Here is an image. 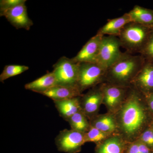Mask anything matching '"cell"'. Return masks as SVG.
I'll return each mask as SVG.
<instances>
[{"label": "cell", "mask_w": 153, "mask_h": 153, "mask_svg": "<svg viewBox=\"0 0 153 153\" xmlns=\"http://www.w3.org/2000/svg\"><path fill=\"white\" fill-rule=\"evenodd\" d=\"M57 85V79L52 71L48 72L38 79L27 83L25 85V88L27 90L41 94Z\"/></svg>", "instance_id": "cell-16"}, {"label": "cell", "mask_w": 153, "mask_h": 153, "mask_svg": "<svg viewBox=\"0 0 153 153\" xmlns=\"http://www.w3.org/2000/svg\"><path fill=\"white\" fill-rule=\"evenodd\" d=\"M139 53L146 61L153 63V29Z\"/></svg>", "instance_id": "cell-23"}, {"label": "cell", "mask_w": 153, "mask_h": 153, "mask_svg": "<svg viewBox=\"0 0 153 153\" xmlns=\"http://www.w3.org/2000/svg\"><path fill=\"white\" fill-rule=\"evenodd\" d=\"M91 126L105 133L114 131L116 128L115 122L110 116H102L92 120Z\"/></svg>", "instance_id": "cell-20"}, {"label": "cell", "mask_w": 153, "mask_h": 153, "mask_svg": "<svg viewBox=\"0 0 153 153\" xmlns=\"http://www.w3.org/2000/svg\"><path fill=\"white\" fill-rule=\"evenodd\" d=\"M103 99L101 88L90 91L80 100L82 111L87 117L93 116L98 110Z\"/></svg>", "instance_id": "cell-11"}, {"label": "cell", "mask_w": 153, "mask_h": 153, "mask_svg": "<svg viewBox=\"0 0 153 153\" xmlns=\"http://www.w3.org/2000/svg\"><path fill=\"white\" fill-rule=\"evenodd\" d=\"M127 13L131 22L153 28V10L135 5Z\"/></svg>", "instance_id": "cell-17"}, {"label": "cell", "mask_w": 153, "mask_h": 153, "mask_svg": "<svg viewBox=\"0 0 153 153\" xmlns=\"http://www.w3.org/2000/svg\"><path fill=\"white\" fill-rule=\"evenodd\" d=\"M26 0H1L0 1V13L25 4Z\"/></svg>", "instance_id": "cell-25"}, {"label": "cell", "mask_w": 153, "mask_h": 153, "mask_svg": "<svg viewBox=\"0 0 153 153\" xmlns=\"http://www.w3.org/2000/svg\"></svg>", "instance_id": "cell-28"}, {"label": "cell", "mask_w": 153, "mask_h": 153, "mask_svg": "<svg viewBox=\"0 0 153 153\" xmlns=\"http://www.w3.org/2000/svg\"><path fill=\"white\" fill-rule=\"evenodd\" d=\"M142 142L149 148L153 149V130L148 129L143 133L141 137Z\"/></svg>", "instance_id": "cell-26"}, {"label": "cell", "mask_w": 153, "mask_h": 153, "mask_svg": "<svg viewBox=\"0 0 153 153\" xmlns=\"http://www.w3.org/2000/svg\"><path fill=\"white\" fill-rule=\"evenodd\" d=\"M103 36L97 33L86 42L72 59L78 63H97L100 46Z\"/></svg>", "instance_id": "cell-9"}, {"label": "cell", "mask_w": 153, "mask_h": 153, "mask_svg": "<svg viewBox=\"0 0 153 153\" xmlns=\"http://www.w3.org/2000/svg\"><path fill=\"white\" fill-rule=\"evenodd\" d=\"M1 16H4L10 23L17 29L30 30L33 26V21L28 16L25 4L0 13Z\"/></svg>", "instance_id": "cell-8"}, {"label": "cell", "mask_w": 153, "mask_h": 153, "mask_svg": "<svg viewBox=\"0 0 153 153\" xmlns=\"http://www.w3.org/2000/svg\"><path fill=\"white\" fill-rule=\"evenodd\" d=\"M125 149L123 141L117 137L105 140L98 146L96 153H123Z\"/></svg>", "instance_id": "cell-18"}, {"label": "cell", "mask_w": 153, "mask_h": 153, "mask_svg": "<svg viewBox=\"0 0 153 153\" xmlns=\"http://www.w3.org/2000/svg\"><path fill=\"white\" fill-rule=\"evenodd\" d=\"M128 13L118 18L110 19L106 24L100 28L97 34L102 36H114L118 37L124 27L131 22Z\"/></svg>", "instance_id": "cell-13"}, {"label": "cell", "mask_w": 153, "mask_h": 153, "mask_svg": "<svg viewBox=\"0 0 153 153\" xmlns=\"http://www.w3.org/2000/svg\"><path fill=\"white\" fill-rule=\"evenodd\" d=\"M81 93L77 86L57 85L41 94L55 101L80 97Z\"/></svg>", "instance_id": "cell-12"}, {"label": "cell", "mask_w": 153, "mask_h": 153, "mask_svg": "<svg viewBox=\"0 0 153 153\" xmlns=\"http://www.w3.org/2000/svg\"><path fill=\"white\" fill-rule=\"evenodd\" d=\"M107 69L97 63H79L77 86L80 91L91 88L106 76Z\"/></svg>", "instance_id": "cell-6"}, {"label": "cell", "mask_w": 153, "mask_h": 153, "mask_svg": "<svg viewBox=\"0 0 153 153\" xmlns=\"http://www.w3.org/2000/svg\"><path fill=\"white\" fill-rule=\"evenodd\" d=\"M132 82L147 94L153 93V63L145 60L142 68Z\"/></svg>", "instance_id": "cell-10"}, {"label": "cell", "mask_w": 153, "mask_h": 153, "mask_svg": "<svg viewBox=\"0 0 153 153\" xmlns=\"http://www.w3.org/2000/svg\"><path fill=\"white\" fill-rule=\"evenodd\" d=\"M148 104L150 108L153 111V93L147 94Z\"/></svg>", "instance_id": "cell-27"}, {"label": "cell", "mask_w": 153, "mask_h": 153, "mask_svg": "<svg viewBox=\"0 0 153 153\" xmlns=\"http://www.w3.org/2000/svg\"><path fill=\"white\" fill-rule=\"evenodd\" d=\"M103 101L110 109L115 108L120 103L125 93L123 86L110 84L101 87Z\"/></svg>", "instance_id": "cell-14"}, {"label": "cell", "mask_w": 153, "mask_h": 153, "mask_svg": "<svg viewBox=\"0 0 153 153\" xmlns=\"http://www.w3.org/2000/svg\"><path fill=\"white\" fill-rule=\"evenodd\" d=\"M53 71L57 85L77 86L79 75V63L73 59L63 56L53 66Z\"/></svg>", "instance_id": "cell-4"}, {"label": "cell", "mask_w": 153, "mask_h": 153, "mask_svg": "<svg viewBox=\"0 0 153 153\" xmlns=\"http://www.w3.org/2000/svg\"><path fill=\"white\" fill-rule=\"evenodd\" d=\"M145 62L141 55L126 52L107 70L106 76L112 84L123 86L132 82Z\"/></svg>", "instance_id": "cell-1"}, {"label": "cell", "mask_w": 153, "mask_h": 153, "mask_svg": "<svg viewBox=\"0 0 153 153\" xmlns=\"http://www.w3.org/2000/svg\"><path fill=\"white\" fill-rule=\"evenodd\" d=\"M127 153H151L150 149L145 144L141 142L133 143L130 145Z\"/></svg>", "instance_id": "cell-24"}, {"label": "cell", "mask_w": 153, "mask_h": 153, "mask_svg": "<svg viewBox=\"0 0 153 153\" xmlns=\"http://www.w3.org/2000/svg\"><path fill=\"white\" fill-rule=\"evenodd\" d=\"M71 129L85 134L90 128L91 125L88 121L87 116L82 111H78L68 119Z\"/></svg>", "instance_id": "cell-19"}, {"label": "cell", "mask_w": 153, "mask_h": 153, "mask_svg": "<svg viewBox=\"0 0 153 153\" xmlns=\"http://www.w3.org/2000/svg\"><path fill=\"white\" fill-rule=\"evenodd\" d=\"M108 134L103 132L94 127L91 126L85 134V142L98 143L106 138Z\"/></svg>", "instance_id": "cell-22"}, {"label": "cell", "mask_w": 153, "mask_h": 153, "mask_svg": "<svg viewBox=\"0 0 153 153\" xmlns=\"http://www.w3.org/2000/svg\"><path fill=\"white\" fill-rule=\"evenodd\" d=\"M85 143V134L72 129L61 131L55 138L58 150L66 153L79 152Z\"/></svg>", "instance_id": "cell-7"}, {"label": "cell", "mask_w": 153, "mask_h": 153, "mask_svg": "<svg viewBox=\"0 0 153 153\" xmlns=\"http://www.w3.org/2000/svg\"><path fill=\"white\" fill-rule=\"evenodd\" d=\"M80 97L54 101L59 114L66 121L76 113L82 111Z\"/></svg>", "instance_id": "cell-15"}, {"label": "cell", "mask_w": 153, "mask_h": 153, "mask_svg": "<svg viewBox=\"0 0 153 153\" xmlns=\"http://www.w3.org/2000/svg\"><path fill=\"white\" fill-rule=\"evenodd\" d=\"M138 94L133 91L124 105L120 114L122 128L126 134L132 136L143 126L146 114Z\"/></svg>", "instance_id": "cell-2"}, {"label": "cell", "mask_w": 153, "mask_h": 153, "mask_svg": "<svg viewBox=\"0 0 153 153\" xmlns=\"http://www.w3.org/2000/svg\"><path fill=\"white\" fill-rule=\"evenodd\" d=\"M29 69L28 66L25 65H6L0 75V81L3 82L10 77L24 73Z\"/></svg>", "instance_id": "cell-21"}, {"label": "cell", "mask_w": 153, "mask_h": 153, "mask_svg": "<svg viewBox=\"0 0 153 153\" xmlns=\"http://www.w3.org/2000/svg\"><path fill=\"white\" fill-rule=\"evenodd\" d=\"M153 29L134 22L127 24L118 36L121 46L129 53H139Z\"/></svg>", "instance_id": "cell-3"}, {"label": "cell", "mask_w": 153, "mask_h": 153, "mask_svg": "<svg viewBox=\"0 0 153 153\" xmlns=\"http://www.w3.org/2000/svg\"><path fill=\"white\" fill-rule=\"evenodd\" d=\"M119 39L116 36H103L100 46L97 63L107 70L122 55Z\"/></svg>", "instance_id": "cell-5"}]
</instances>
